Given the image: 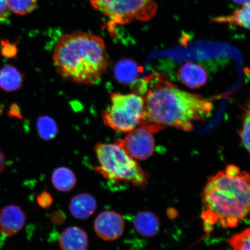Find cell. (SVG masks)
Wrapping results in <instances>:
<instances>
[{
    "instance_id": "1",
    "label": "cell",
    "mask_w": 250,
    "mask_h": 250,
    "mask_svg": "<svg viewBox=\"0 0 250 250\" xmlns=\"http://www.w3.org/2000/svg\"><path fill=\"white\" fill-rule=\"evenodd\" d=\"M134 92L144 101L139 125L151 133L167 126L189 132L193 121L206 120L213 109L211 102L180 89L164 74H151L137 81Z\"/></svg>"
},
{
    "instance_id": "2",
    "label": "cell",
    "mask_w": 250,
    "mask_h": 250,
    "mask_svg": "<svg viewBox=\"0 0 250 250\" xmlns=\"http://www.w3.org/2000/svg\"><path fill=\"white\" fill-rule=\"evenodd\" d=\"M206 229L234 228L250 214V174L236 165L208 178L201 195Z\"/></svg>"
},
{
    "instance_id": "3",
    "label": "cell",
    "mask_w": 250,
    "mask_h": 250,
    "mask_svg": "<svg viewBox=\"0 0 250 250\" xmlns=\"http://www.w3.org/2000/svg\"><path fill=\"white\" fill-rule=\"evenodd\" d=\"M56 70L75 83L93 85L108 66L104 41L99 36L75 31L60 37L53 53Z\"/></svg>"
},
{
    "instance_id": "4",
    "label": "cell",
    "mask_w": 250,
    "mask_h": 250,
    "mask_svg": "<svg viewBox=\"0 0 250 250\" xmlns=\"http://www.w3.org/2000/svg\"><path fill=\"white\" fill-rule=\"evenodd\" d=\"M95 150L99 165L93 170L106 180L112 184H130L141 189L148 186L147 173L117 144H98Z\"/></svg>"
},
{
    "instance_id": "5",
    "label": "cell",
    "mask_w": 250,
    "mask_h": 250,
    "mask_svg": "<svg viewBox=\"0 0 250 250\" xmlns=\"http://www.w3.org/2000/svg\"><path fill=\"white\" fill-rule=\"evenodd\" d=\"M93 7L109 20L110 32L117 25L134 20L147 21L154 17L157 5L152 0H90Z\"/></svg>"
},
{
    "instance_id": "6",
    "label": "cell",
    "mask_w": 250,
    "mask_h": 250,
    "mask_svg": "<svg viewBox=\"0 0 250 250\" xmlns=\"http://www.w3.org/2000/svg\"><path fill=\"white\" fill-rule=\"evenodd\" d=\"M143 109V99L137 94L112 93L110 106L103 112V120L112 129L129 132L140 125Z\"/></svg>"
},
{
    "instance_id": "7",
    "label": "cell",
    "mask_w": 250,
    "mask_h": 250,
    "mask_svg": "<svg viewBox=\"0 0 250 250\" xmlns=\"http://www.w3.org/2000/svg\"><path fill=\"white\" fill-rule=\"evenodd\" d=\"M127 133L123 139H119L115 143L136 161H145L151 157L155 146L152 133L142 127L134 128Z\"/></svg>"
},
{
    "instance_id": "8",
    "label": "cell",
    "mask_w": 250,
    "mask_h": 250,
    "mask_svg": "<svg viewBox=\"0 0 250 250\" xmlns=\"http://www.w3.org/2000/svg\"><path fill=\"white\" fill-rule=\"evenodd\" d=\"M94 230L100 238L105 241H114L123 235L125 221L123 216L116 211H103L94 221Z\"/></svg>"
},
{
    "instance_id": "9",
    "label": "cell",
    "mask_w": 250,
    "mask_h": 250,
    "mask_svg": "<svg viewBox=\"0 0 250 250\" xmlns=\"http://www.w3.org/2000/svg\"><path fill=\"white\" fill-rule=\"evenodd\" d=\"M27 215L20 206L10 205L0 211V233L8 237L15 235L23 229Z\"/></svg>"
},
{
    "instance_id": "10",
    "label": "cell",
    "mask_w": 250,
    "mask_h": 250,
    "mask_svg": "<svg viewBox=\"0 0 250 250\" xmlns=\"http://www.w3.org/2000/svg\"><path fill=\"white\" fill-rule=\"evenodd\" d=\"M59 245L62 250H86L89 246L88 236L80 227H69L61 234Z\"/></svg>"
},
{
    "instance_id": "11",
    "label": "cell",
    "mask_w": 250,
    "mask_h": 250,
    "mask_svg": "<svg viewBox=\"0 0 250 250\" xmlns=\"http://www.w3.org/2000/svg\"><path fill=\"white\" fill-rule=\"evenodd\" d=\"M181 82L191 89H198L208 82V74L201 65L187 62L178 71Z\"/></svg>"
},
{
    "instance_id": "12",
    "label": "cell",
    "mask_w": 250,
    "mask_h": 250,
    "mask_svg": "<svg viewBox=\"0 0 250 250\" xmlns=\"http://www.w3.org/2000/svg\"><path fill=\"white\" fill-rule=\"evenodd\" d=\"M98 206L96 199L87 193H81L73 197L69 203L70 213L78 220H86L91 217Z\"/></svg>"
},
{
    "instance_id": "13",
    "label": "cell",
    "mask_w": 250,
    "mask_h": 250,
    "mask_svg": "<svg viewBox=\"0 0 250 250\" xmlns=\"http://www.w3.org/2000/svg\"><path fill=\"white\" fill-rule=\"evenodd\" d=\"M134 226L140 235L146 237H154L160 229V221L157 215L148 211L139 212L134 220Z\"/></svg>"
},
{
    "instance_id": "14",
    "label": "cell",
    "mask_w": 250,
    "mask_h": 250,
    "mask_svg": "<svg viewBox=\"0 0 250 250\" xmlns=\"http://www.w3.org/2000/svg\"><path fill=\"white\" fill-rule=\"evenodd\" d=\"M24 74L11 64L0 69V89L5 92H13L22 87Z\"/></svg>"
},
{
    "instance_id": "15",
    "label": "cell",
    "mask_w": 250,
    "mask_h": 250,
    "mask_svg": "<svg viewBox=\"0 0 250 250\" xmlns=\"http://www.w3.org/2000/svg\"><path fill=\"white\" fill-rule=\"evenodd\" d=\"M212 21L214 23H226L250 30V2L242 5L241 7L232 14L214 18Z\"/></svg>"
},
{
    "instance_id": "16",
    "label": "cell",
    "mask_w": 250,
    "mask_h": 250,
    "mask_svg": "<svg viewBox=\"0 0 250 250\" xmlns=\"http://www.w3.org/2000/svg\"><path fill=\"white\" fill-rule=\"evenodd\" d=\"M51 181L55 188L62 192L71 191L77 182L76 174L67 167L56 168L52 174Z\"/></svg>"
},
{
    "instance_id": "17",
    "label": "cell",
    "mask_w": 250,
    "mask_h": 250,
    "mask_svg": "<svg viewBox=\"0 0 250 250\" xmlns=\"http://www.w3.org/2000/svg\"><path fill=\"white\" fill-rule=\"evenodd\" d=\"M140 68L136 62L130 59L119 61L115 67V76L121 83H133L140 73Z\"/></svg>"
},
{
    "instance_id": "18",
    "label": "cell",
    "mask_w": 250,
    "mask_h": 250,
    "mask_svg": "<svg viewBox=\"0 0 250 250\" xmlns=\"http://www.w3.org/2000/svg\"><path fill=\"white\" fill-rule=\"evenodd\" d=\"M37 132L41 139L49 140L55 138L58 133L55 121L48 116H42L37 121Z\"/></svg>"
},
{
    "instance_id": "19",
    "label": "cell",
    "mask_w": 250,
    "mask_h": 250,
    "mask_svg": "<svg viewBox=\"0 0 250 250\" xmlns=\"http://www.w3.org/2000/svg\"><path fill=\"white\" fill-rule=\"evenodd\" d=\"M228 243L233 250H250V226L231 236Z\"/></svg>"
},
{
    "instance_id": "20",
    "label": "cell",
    "mask_w": 250,
    "mask_h": 250,
    "mask_svg": "<svg viewBox=\"0 0 250 250\" xmlns=\"http://www.w3.org/2000/svg\"><path fill=\"white\" fill-rule=\"evenodd\" d=\"M8 8L16 14H29L36 8L37 0H7Z\"/></svg>"
},
{
    "instance_id": "21",
    "label": "cell",
    "mask_w": 250,
    "mask_h": 250,
    "mask_svg": "<svg viewBox=\"0 0 250 250\" xmlns=\"http://www.w3.org/2000/svg\"><path fill=\"white\" fill-rule=\"evenodd\" d=\"M242 143L250 155V103L243 119V127L240 133Z\"/></svg>"
},
{
    "instance_id": "22",
    "label": "cell",
    "mask_w": 250,
    "mask_h": 250,
    "mask_svg": "<svg viewBox=\"0 0 250 250\" xmlns=\"http://www.w3.org/2000/svg\"><path fill=\"white\" fill-rule=\"evenodd\" d=\"M0 45L1 46V54L4 58L12 59L17 57L18 49L15 43H12L7 40H2Z\"/></svg>"
},
{
    "instance_id": "23",
    "label": "cell",
    "mask_w": 250,
    "mask_h": 250,
    "mask_svg": "<svg viewBox=\"0 0 250 250\" xmlns=\"http://www.w3.org/2000/svg\"><path fill=\"white\" fill-rule=\"evenodd\" d=\"M37 201L41 208L48 209L52 206L54 199L49 192L43 191L37 196Z\"/></svg>"
},
{
    "instance_id": "24",
    "label": "cell",
    "mask_w": 250,
    "mask_h": 250,
    "mask_svg": "<svg viewBox=\"0 0 250 250\" xmlns=\"http://www.w3.org/2000/svg\"><path fill=\"white\" fill-rule=\"evenodd\" d=\"M7 114L9 118H16L21 119V120L23 119V115L21 113V108L16 103H13V104L10 105Z\"/></svg>"
},
{
    "instance_id": "25",
    "label": "cell",
    "mask_w": 250,
    "mask_h": 250,
    "mask_svg": "<svg viewBox=\"0 0 250 250\" xmlns=\"http://www.w3.org/2000/svg\"><path fill=\"white\" fill-rule=\"evenodd\" d=\"M9 15V8L7 0H0V21L7 20Z\"/></svg>"
},
{
    "instance_id": "26",
    "label": "cell",
    "mask_w": 250,
    "mask_h": 250,
    "mask_svg": "<svg viewBox=\"0 0 250 250\" xmlns=\"http://www.w3.org/2000/svg\"><path fill=\"white\" fill-rule=\"evenodd\" d=\"M64 215L61 211H55L52 214L51 221L55 224L60 225L63 223Z\"/></svg>"
},
{
    "instance_id": "27",
    "label": "cell",
    "mask_w": 250,
    "mask_h": 250,
    "mask_svg": "<svg viewBox=\"0 0 250 250\" xmlns=\"http://www.w3.org/2000/svg\"><path fill=\"white\" fill-rule=\"evenodd\" d=\"M6 166V157L4 153L0 151V174L4 170Z\"/></svg>"
},
{
    "instance_id": "28",
    "label": "cell",
    "mask_w": 250,
    "mask_h": 250,
    "mask_svg": "<svg viewBox=\"0 0 250 250\" xmlns=\"http://www.w3.org/2000/svg\"><path fill=\"white\" fill-rule=\"evenodd\" d=\"M236 4L242 5L250 2V0H232Z\"/></svg>"
},
{
    "instance_id": "29",
    "label": "cell",
    "mask_w": 250,
    "mask_h": 250,
    "mask_svg": "<svg viewBox=\"0 0 250 250\" xmlns=\"http://www.w3.org/2000/svg\"><path fill=\"white\" fill-rule=\"evenodd\" d=\"M3 111H4V105H3L2 103L0 102V117L1 116Z\"/></svg>"
}]
</instances>
